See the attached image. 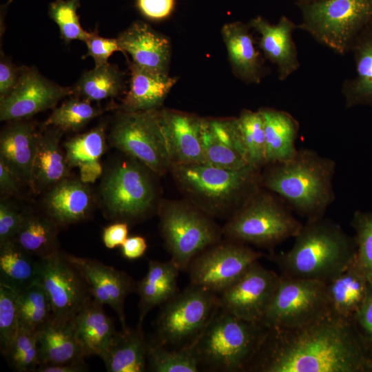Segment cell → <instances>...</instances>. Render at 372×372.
Returning a JSON list of instances; mask_svg holds the SVG:
<instances>
[{
  "mask_svg": "<svg viewBox=\"0 0 372 372\" xmlns=\"http://www.w3.org/2000/svg\"><path fill=\"white\" fill-rule=\"evenodd\" d=\"M72 90L46 79L36 69H20L13 90L0 99V120L12 121L31 117L39 112L54 107Z\"/></svg>",
  "mask_w": 372,
  "mask_h": 372,
  "instance_id": "obj_16",
  "label": "cell"
},
{
  "mask_svg": "<svg viewBox=\"0 0 372 372\" xmlns=\"http://www.w3.org/2000/svg\"><path fill=\"white\" fill-rule=\"evenodd\" d=\"M371 358L353 322L329 313L301 327L269 328L246 371L366 372Z\"/></svg>",
  "mask_w": 372,
  "mask_h": 372,
  "instance_id": "obj_1",
  "label": "cell"
},
{
  "mask_svg": "<svg viewBox=\"0 0 372 372\" xmlns=\"http://www.w3.org/2000/svg\"><path fill=\"white\" fill-rule=\"evenodd\" d=\"M302 226L280 198L260 187L229 217L222 233L230 240L270 249L294 238Z\"/></svg>",
  "mask_w": 372,
  "mask_h": 372,
  "instance_id": "obj_6",
  "label": "cell"
},
{
  "mask_svg": "<svg viewBox=\"0 0 372 372\" xmlns=\"http://www.w3.org/2000/svg\"><path fill=\"white\" fill-rule=\"evenodd\" d=\"M147 344L142 324L122 329L100 357L108 372H143L147 365Z\"/></svg>",
  "mask_w": 372,
  "mask_h": 372,
  "instance_id": "obj_31",
  "label": "cell"
},
{
  "mask_svg": "<svg viewBox=\"0 0 372 372\" xmlns=\"http://www.w3.org/2000/svg\"><path fill=\"white\" fill-rule=\"evenodd\" d=\"M37 139L34 125L23 119L12 121L0 134V160L27 185H30Z\"/></svg>",
  "mask_w": 372,
  "mask_h": 372,
  "instance_id": "obj_25",
  "label": "cell"
},
{
  "mask_svg": "<svg viewBox=\"0 0 372 372\" xmlns=\"http://www.w3.org/2000/svg\"><path fill=\"white\" fill-rule=\"evenodd\" d=\"M180 269L172 260H150L145 276L136 285L139 296L138 322L143 324L148 313L162 306L178 292L177 281Z\"/></svg>",
  "mask_w": 372,
  "mask_h": 372,
  "instance_id": "obj_30",
  "label": "cell"
},
{
  "mask_svg": "<svg viewBox=\"0 0 372 372\" xmlns=\"http://www.w3.org/2000/svg\"><path fill=\"white\" fill-rule=\"evenodd\" d=\"M121 247L123 256L127 260H136L144 255L147 245L145 238L134 236L127 238Z\"/></svg>",
  "mask_w": 372,
  "mask_h": 372,
  "instance_id": "obj_52",
  "label": "cell"
},
{
  "mask_svg": "<svg viewBox=\"0 0 372 372\" xmlns=\"http://www.w3.org/2000/svg\"><path fill=\"white\" fill-rule=\"evenodd\" d=\"M33 257L14 240L0 245V284L17 293L37 284L39 259Z\"/></svg>",
  "mask_w": 372,
  "mask_h": 372,
  "instance_id": "obj_34",
  "label": "cell"
},
{
  "mask_svg": "<svg viewBox=\"0 0 372 372\" xmlns=\"http://www.w3.org/2000/svg\"><path fill=\"white\" fill-rule=\"evenodd\" d=\"M366 372H372V358L369 359L367 362Z\"/></svg>",
  "mask_w": 372,
  "mask_h": 372,
  "instance_id": "obj_57",
  "label": "cell"
},
{
  "mask_svg": "<svg viewBox=\"0 0 372 372\" xmlns=\"http://www.w3.org/2000/svg\"><path fill=\"white\" fill-rule=\"evenodd\" d=\"M176 0H136L141 13L151 20L167 18L174 11Z\"/></svg>",
  "mask_w": 372,
  "mask_h": 372,
  "instance_id": "obj_49",
  "label": "cell"
},
{
  "mask_svg": "<svg viewBox=\"0 0 372 372\" xmlns=\"http://www.w3.org/2000/svg\"><path fill=\"white\" fill-rule=\"evenodd\" d=\"M88 371L85 361L64 364H40L36 372H84Z\"/></svg>",
  "mask_w": 372,
  "mask_h": 372,
  "instance_id": "obj_54",
  "label": "cell"
},
{
  "mask_svg": "<svg viewBox=\"0 0 372 372\" xmlns=\"http://www.w3.org/2000/svg\"><path fill=\"white\" fill-rule=\"evenodd\" d=\"M351 225L355 231L356 260L372 285V211L357 210Z\"/></svg>",
  "mask_w": 372,
  "mask_h": 372,
  "instance_id": "obj_45",
  "label": "cell"
},
{
  "mask_svg": "<svg viewBox=\"0 0 372 372\" xmlns=\"http://www.w3.org/2000/svg\"><path fill=\"white\" fill-rule=\"evenodd\" d=\"M353 324L372 356V285H369L366 297L355 314Z\"/></svg>",
  "mask_w": 372,
  "mask_h": 372,
  "instance_id": "obj_48",
  "label": "cell"
},
{
  "mask_svg": "<svg viewBox=\"0 0 372 372\" xmlns=\"http://www.w3.org/2000/svg\"><path fill=\"white\" fill-rule=\"evenodd\" d=\"M203 145L209 165L232 170L249 166L237 117L203 118Z\"/></svg>",
  "mask_w": 372,
  "mask_h": 372,
  "instance_id": "obj_20",
  "label": "cell"
},
{
  "mask_svg": "<svg viewBox=\"0 0 372 372\" xmlns=\"http://www.w3.org/2000/svg\"><path fill=\"white\" fill-rule=\"evenodd\" d=\"M79 0H56L50 6L52 19L58 25L61 37L66 42L72 40L85 41L90 32L81 25L76 10Z\"/></svg>",
  "mask_w": 372,
  "mask_h": 372,
  "instance_id": "obj_44",
  "label": "cell"
},
{
  "mask_svg": "<svg viewBox=\"0 0 372 372\" xmlns=\"http://www.w3.org/2000/svg\"><path fill=\"white\" fill-rule=\"evenodd\" d=\"M21 328L17 293L0 284V350L5 356Z\"/></svg>",
  "mask_w": 372,
  "mask_h": 372,
  "instance_id": "obj_43",
  "label": "cell"
},
{
  "mask_svg": "<svg viewBox=\"0 0 372 372\" xmlns=\"http://www.w3.org/2000/svg\"><path fill=\"white\" fill-rule=\"evenodd\" d=\"M264 254L242 242L220 241L198 254L190 262V284L220 294Z\"/></svg>",
  "mask_w": 372,
  "mask_h": 372,
  "instance_id": "obj_13",
  "label": "cell"
},
{
  "mask_svg": "<svg viewBox=\"0 0 372 372\" xmlns=\"http://www.w3.org/2000/svg\"><path fill=\"white\" fill-rule=\"evenodd\" d=\"M59 226L46 214L24 213L14 241L24 251L38 259L59 251Z\"/></svg>",
  "mask_w": 372,
  "mask_h": 372,
  "instance_id": "obj_35",
  "label": "cell"
},
{
  "mask_svg": "<svg viewBox=\"0 0 372 372\" xmlns=\"http://www.w3.org/2000/svg\"><path fill=\"white\" fill-rule=\"evenodd\" d=\"M249 24L259 34V48L265 58L276 65L280 81L286 80L299 69L300 63L293 38L298 24L285 15L276 24L261 16L252 19Z\"/></svg>",
  "mask_w": 372,
  "mask_h": 372,
  "instance_id": "obj_19",
  "label": "cell"
},
{
  "mask_svg": "<svg viewBox=\"0 0 372 372\" xmlns=\"http://www.w3.org/2000/svg\"><path fill=\"white\" fill-rule=\"evenodd\" d=\"M22 182L17 176L0 160V189L3 195H12L18 192Z\"/></svg>",
  "mask_w": 372,
  "mask_h": 372,
  "instance_id": "obj_53",
  "label": "cell"
},
{
  "mask_svg": "<svg viewBox=\"0 0 372 372\" xmlns=\"http://www.w3.org/2000/svg\"><path fill=\"white\" fill-rule=\"evenodd\" d=\"M123 52H127L134 64L161 74H168L171 48L164 35L147 23L137 21L117 38Z\"/></svg>",
  "mask_w": 372,
  "mask_h": 372,
  "instance_id": "obj_21",
  "label": "cell"
},
{
  "mask_svg": "<svg viewBox=\"0 0 372 372\" xmlns=\"http://www.w3.org/2000/svg\"><path fill=\"white\" fill-rule=\"evenodd\" d=\"M268 330L261 323L240 318L220 308L194 347L200 369L246 371Z\"/></svg>",
  "mask_w": 372,
  "mask_h": 372,
  "instance_id": "obj_5",
  "label": "cell"
},
{
  "mask_svg": "<svg viewBox=\"0 0 372 372\" xmlns=\"http://www.w3.org/2000/svg\"><path fill=\"white\" fill-rule=\"evenodd\" d=\"M369 286L366 276L355 256L342 272L326 283L329 312L353 321L366 297Z\"/></svg>",
  "mask_w": 372,
  "mask_h": 372,
  "instance_id": "obj_26",
  "label": "cell"
},
{
  "mask_svg": "<svg viewBox=\"0 0 372 372\" xmlns=\"http://www.w3.org/2000/svg\"><path fill=\"white\" fill-rule=\"evenodd\" d=\"M220 308L218 294L189 284L162 305L152 340L171 349L194 347Z\"/></svg>",
  "mask_w": 372,
  "mask_h": 372,
  "instance_id": "obj_9",
  "label": "cell"
},
{
  "mask_svg": "<svg viewBox=\"0 0 372 372\" xmlns=\"http://www.w3.org/2000/svg\"><path fill=\"white\" fill-rule=\"evenodd\" d=\"M350 52L355 62V75L342 84L345 107L367 105L372 110V21L356 36Z\"/></svg>",
  "mask_w": 372,
  "mask_h": 372,
  "instance_id": "obj_27",
  "label": "cell"
},
{
  "mask_svg": "<svg viewBox=\"0 0 372 372\" xmlns=\"http://www.w3.org/2000/svg\"><path fill=\"white\" fill-rule=\"evenodd\" d=\"M77 341L85 357L102 355L117 331L103 304L90 298L72 320Z\"/></svg>",
  "mask_w": 372,
  "mask_h": 372,
  "instance_id": "obj_28",
  "label": "cell"
},
{
  "mask_svg": "<svg viewBox=\"0 0 372 372\" xmlns=\"http://www.w3.org/2000/svg\"><path fill=\"white\" fill-rule=\"evenodd\" d=\"M79 168L80 180L84 183H93L103 173V167L100 162L83 165Z\"/></svg>",
  "mask_w": 372,
  "mask_h": 372,
  "instance_id": "obj_55",
  "label": "cell"
},
{
  "mask_svg": "<svg viewBox=\"0 0 372 372\" xmlns=\"http://www.w3.org/2000/svg\"><path fill=\"white\" fill-rule=\"evenodd\" d=\"M158 213L162 238L180 271H187L198 254L220 240L222 229L189 200L164 201Z\"/></svg>",
  "mask_w": 372,
  "mask_h": 372,
  "instance_id": "obj_8",
  "label": "cell"
},
{
  "mask_svg": "<svg viewBox=\"0 0 372 372\" xmlns=\"http://www.w3.org/2000/svg\"><path fill=\"white\" fill-rule=\"evenodd\" d=\"M262 169L260 187L307 220L324 217L335 200L336 163L313 149H298L289 160L267 164Z\"/></svg>",
  "mask_w": 372,
  "mask_h": 372,
  "instance_id": "obj_2",
  "label": "cell"
},
{
  "mask_svg": "<svg viewBox=\"0 0 372 372\" xmlns=\"http://www.w3.org/2000/svg\"><path fill=\"white\" fill-rule=\"evenodd\" d=\"M63 131L53 127L38 133L30 186L40 193L68 178L70 167L59 143Z\"/></svg>",
  "mask_w": 372,
  "mask_h": 372,
  "instance_id": "obj_24",
  "label": "cell"
},
{
  "mask_svg": "<svg viewBox=\"0 0 372 372\" xmlns=\"http://www.w3.org/2000/svg\"><path fill=\"white\" fill-rule=\"evenodd\" d=\"M105 146L104 127L102 125L96 127L65 143L66 160L70 167L100 162Z\"/></svg>",
  "mask_w": 372,
  "mask_h": 372,
  "instance_id": "obj_40",
  "label": "cell"
},
{
  "mask_svg": "<svg viewBox=\"0 0 372 372\" xmlns=\"http://www.w3.org/2000/svg\"><path fill=\"white\" fill-rule=\"evenodd\" d=\"M245 158L249 166L262 169L266 165L263 117L259 110H243L237 117Z\"/></svg>",
  "mask_w": 372,
  "mask_h": 372,
  "instance_id": "obj_37",
  "label": "cell"
},
{
  "mask_svg": "<svg viewBox=\"0 0 372 372\" xmlns=\"http://www.w3.org/2000/svg\"><path fill=\"white\" fill-rule=\"evenodd\" d=\"M159 119L172 166L207 164L203 145V118L162 108L159 109Z\"/></svg>",
  "mask_w": 372,
  "mask_h": 372,
  "instance_id": "obj_17",
  "label": "cell"
},
{
  "mask_svg": "<svg viewBox=\"0 0 372 372\" xmlns=\"http://www.w3.org/2000/svg\"><path fill=\"white\" fill-rule=\"evenodd\" d=\"M263 117L266 165L282 162L296 152V141L300 125L289 112L271 107L258 109Z\"/></svg>",
  "mask_w": 372,
  "mask_h": 372,
  "instance_id": "obj_32",
  "label": "cell"
},
{
  "mask_svg": "<svg viewBox=\"0 0 372 372\" xmlns=\"http://www.w3.org/2000/svg\"><path fill=\"white\" fill-rule=\"evenodd\" d=\"M329 313L325 282L280 275L262 324L267 328H294Z\"/></svg>",
  "mask_w": 372,
  "mask_h": 372,
  "instance_id": "obj_12",
  "label": "cell"
},
{
  "mask_svg": "<svg viewBox=\"0 0 372 372\" xmlns=\"http://www.w3.org/2000/svg\"><path fill=\"white\" fill-rule=\"evenodd\" d=\"M250 29L249 24L231 22L223 26L221 34L234 74L246 83H259L265 70Z\"/></svg>",
  "mask_w": 372,
  "mask_h": 372,
  "instance_id": "obj_23",
  "label": "cell"
},
{
  "mask_svg": "<svg viewBox=\"0 0 372 372\" xmlns=\"http://www.w3.org/2000/svg\"><path fill=\"white\" fill-rule=\"evenodd\" d=\"M280 277L258 261L255 262L238 280L218 295L220 309L240 318L262 324Z\"/></svg>",
  "mask_w": 372,
  "mask_h": 372,
  "instance_id": "obj_15",
  "label": "cell"
},
{
  "mask_svg": "<svg viewBox=\"0 0 372 372\" xmlns=\"http://www.w3.org/2000/svg\"><path fill=\"white\" fill-rule=\"evenodd\" d=\"M69 260L81 271L86 280L92 298L109 305L116 313L122 329L127 328L125 313L127 296L136 289L132 278L123 271L97 260L67 254Z\"/></svg>",
  "mask_w": 372,
  "mask_h": 372,
  "instance_id": "obj_18",
  "label": "cell"
},
{
  "mask_svg": "<svg viewBox=\"0 0 372 372\" xmlns=\"http://www.w3.org/2000/svg\"><path fill=\"white\" fill-rule=\"evenodd\" d=\"M24 213L6 198L0 202V245L14 240L21 225Z\"/></svg>",
  "mask_w": 372,
  "mask_h": 372,
  "instance_id": "obj_46",
  "label": "cell"
},
{
  "mask_svg": "<svg viewBox=\"0 0 372 372\" xmlns=\"http://www.w3.org/2000/svg\"><path fill=\"white\" fill-rule=\"evenodd\" d=\"M147 366L154 372H198L200 366L194 347L171 349L152 339L147 344Z\"/></svg>",
  "mask_w": 372,
  "mask_h": 372,
  "instance_id": "obj_38",
  "label": "cell"
},
{
  "mask_svg": "<svg viewBox=\"0 0 372 372\" xmlns=\"http://www.w3.org/2000/svg\"><path fill=\"white\" fill-rule=\"evenodd\" d=\"M85 43L87 48V53L85 56H92L95 67L107 63L109 57L114 52H122L117 39L101 37L95 32H90Z\"/></svg>",
  "mask_w": 372,
  "mask_h": 372,
  "instance_id": "obj_47",
  "label": "cell"
},
{
  "mask_svg": "<svg viewBox=\"0 0 372 372\" xmlns=\"http://www.w3.org/2000/svg\"><path fill=\"white\" fill-rule=\"evenodd\" d=\"M20 69L2 56L0 61V99L8 95L14 88Z\"/></svg>",
  "mask_w": 372,
  "mask_h": 372,
  "instance_id": "obj_50",
  "label": "cell"
},
{
  "mask_svg": "<svg viewBox=\"0 0 372 372\" xmlns=\"http://www.w3.org/2000/svg\"><path fill=\"white\" fill-rule=\"evenodd\" d=\"M128 223L116 222L103 229L102 240L105 246L108 249H114L121 246L128 238Z\"/></svg>",
  "mask_w": 372,
  "mask_h": 372,
  "instance_id": "obj_51",
  "label": "cell"
},
{
  "mask_svg": "<svg viewBox=\"0 0 372 372\" xmlns=\"http://www.w3.org/2000/svg\"><path fill=\"white\" fill-rule=\"evenodd\" d=\"M130 89L122 101L123 111L158 110L177 79L146 70L134 63H130Z\"/></svg>",
  "mask_w": 372,
  "mask_h": 372,
  "instance_id": "obj_29",
  "label": "cell"
},
{
  "mask_svg": "<svg viewBox=\"0 0 372 372\" xmlns=\"http://www.w3.org/2000/svg\"><path fill=\"white\" fill-rule=\"evenodd\" d=\"M84 99L72 98L55 108L45 122L64 131H77L101 114V110Z\"/></svg>",
  "mask_w": 372,
  "mask_h": 372,
  "instance_id": "obj_41",
  "label": "cell"
},
{
  "mask_svg": "<svg viewBox=\"0 0 372 372\" xmlns=\"http://www.w3.org/2000/svg\"><path fill=\"white\" fill-rule=\"evenodd\" d=\"M294 239L291 249L271 257L284 276L327 283L356 256L354 238L324 217L307 220Z\"/></svg>",
  "mask_w": 372,
  "mask_h": 372,
  "instance_id": "obj_3",
  "label": "cell"
},
{
  "mask_svg": "<svg viewBox=\"0 0 372 372\" xmlns=\"http://www.w3.org/2000/svg\"><path fill=\"white\" fill-rule=\"evenodd\" d=\"M318 1H320V0H296V5L299 8H301L304 6L308 5L311 3H314Z\"/></svg>",
  "mask_w": 372,
  "mask_h": 372,
  "instance_id": "obj_56",
  "label": "cell"
},
{
  "mask_svg": "<svg viewBox=\"0 0 372 372\" xmlns=\"http://www.w3.org/2000/svg\"><path fill=\"white\" fill-rule=\"evenodd\" d=\"M170 169L188 200L211 217H230L261 187V169L251 166L232 170L192 163L174 165Z\"/></svg>",
  "mask_w": 372,
  "mask_h": 372,
  "instance_id": "obj_4",
  "label": "cell"
},
{
  "mask_svg": "<svg viewBox=\"0 0 372 372\" xmlns=\"http://www.w3.org/2000/svg\"><path fill=\"white\" fill-rule=\"evenodd\" d=\"M122 87V74L109 63L85 72L72 89L73 94L89 101L118 95Z\"/></svg>",
  "mask_w": 372,
  "mask_h": 372,
  "instance_id": "obj_36",
  "label": "cell"
},
{
  "mask_svg": "<svg viewBox=\"0 0 372 372\" xmlns=\"http://www.w3.org/2000/svg\"><path fill=\"white\" fill-rule=\"evenodd\" d=\"M39 284L46 292L52 311V320L72 321L83 306L92 298L89 286L67 254L57 251L39 259Z\"/></svg>",
  "mask_w": 372,
  "mask_h": 372,
  "instance_id": "obj_14",
  "label": "cell"
},
{
  "mask_svg": "<svg viewBox=\"0 0 372 372\" xmlns=\"http://www.w3.org/2000/svg\"><path fill=\"white\" fill-rule=\"evenodd\" d=\"M152 174H155L147 167L128 155L111 165L100 186V197L107 218L129 223L151 214L158 201V188Z\"/></svg>",
  "mask_w": 372,
  "mask_h": 372,
  "instance_id": "obj_7",
  "label": "cell"
},
{
  "mask_svg": "<svg viewBox=\"0 0 372 372\" xmlns=\"http://www.w3.org/2000/svg\"><path fill=\"white\" fill-rule=\"evenodd\" d=\"M17 304L21 327L38 332L52 319L49 298L38 283L17 293Z\"/></svg>",
  "mask_w": 372,
  "mask_h": 372,
  "instance_id": "obj_39",
  "label": "cell"
},
{
  "mask_svg": "<svg viewBox=\"0 0 372 372\" xmlns=\"http://www.w3.org/2000/svg\"><path fill=\"white\" fill-rule=\"evenodd\" d=\"M40 364L84 362L72 322L51 320L37 332Z\"/></svg>",
  "mask_w": 372,
  "mask_h": 372,
  "instance_id": "obj_33",
  "label": "cell"
},
{
  "mask_svg": "<svg viewBox=\"0 0 372 372\" xmlns=\"http://www.w3.org/2000/svg\"><path fill=\"white\" fill-rule=\"evenodd\" d=\"M109 139L114 147L139 161L156 175H164L171 169L159 109L123 111L113 124Z\"/></svg>",
  "mask_w": 372,
  "mask_h": 372,
  "instance_id": "obj_11",
  "label": "cell"
},
{
  "mask_svg": "<svg viewBox=\"0 0 372 372\" xmlns=\"http://www.w3.org/2000/svg\"><path fill=\"white\" fill-rule=\"evenodd\" d=\"M9 365L19 372H34L40 365L37 332L21 327L4 356Z\"/></svg>",
  "mask_w": 372,
  "mask_h": 372,
  "instance_id": "obj_42",
  "label": "cell"
},
{
  "mask_svg": "<svg viewBox=\"0 0 372 372\" xmlns=\"http://www.w3.org/2000/svg\"><path fill=\"white\" fill-rule=\"evenodd\" d=\"M43 205L45 214L63 227L87 219L93 198L87 184L67 178L48 189Z\"/></svg>",
  "mask_w": 372,
  "mask_h": 372,
  "instance_id": "obj_22",
  "label": "cell"
},
{
  "mask_svg": "<svg viewBox=\"0 0 372 372\" xmlns=\"http://www.w3.org/2000/svg\"><path fill=\"white\" fill-rule=\"evenodd\" d=\"M300 9L298 29L340 55L350 52L356 36L372 21V0H320Z\"/></svg>",
  "mask_w": 372,
  "mask_h": 372,
  "instance_id": "obj_10",
  "label": "cell"
}]
</instances>
